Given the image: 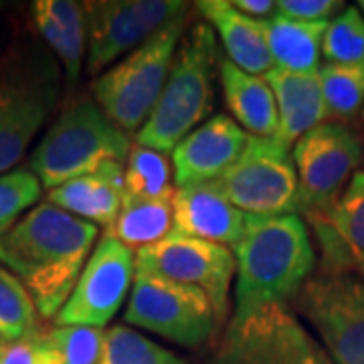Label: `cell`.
<instances>
[{
	"label": "cell",
	"instance_id": "6da1fadb",
	"mask_svg": "<svg viewBox=\"0 0 364 364\" xmlns=\"http://www.w3.org/2000/svg\"><path fill=\"white\" fill-rule=\"evenodd\" d=\"M100 227L41 203L0 235V265L25 286L41 318H57L77 286Z\"/></svg>",
	"mask_w": 364,
	"mask_h": 364
},
{
	"label": "cell",
	"instance_id": "7a4b0ae2",
	"mask_svg": "<svg viewBox=\"0 0 364 364\" xmlns=\"http://www.w3.org/2000/svg\"><path fill=\"white\" fill-rule=\"evenodd\" d=\"M235 255V308L231 322H243L267 306L296 298L316 272V249L299 215L249 217Z\"/></svg>",
	"mask_w": 364,
	"mask_h": 364
},
{
	"label": "cell",
	"instance_id": "3957f363",
	"mask_svg": "<svg viewBox=\"0 0 364 364\" xmlns=\"http://www.w3.org/2000/svg\"><path fill=\"white\" fill-rule=\"evenodd\" d=\"M65 77L37 33L21 31L0 53V174L16 168L55 114Z\"/></svg>",
	"mask_w": 364,
	"mask_h": 364
},
{
	"label": "cell",
	"instance_id": "277c9868",
	"mask_svg": "<svg viewBox=\"0 0 364 364\" xmlns=\"http://www.w3.org/2000/svg\"><path fill=\"white\" fill-rule=\"evenodd\" d=\"M215 31L205 23L186 28L164 90L150 117L136 134V144L168 154L205 124L215 107Z\"/></svg>",
	"mask_w": 364,
	"mask_h": 364
},
{
	"label": "cell",
	"instance_id": "5b68a950",
	"mask_svg": "<svg viewBox=\"0 0 364 364\" xmlns=\"http://www.w3.org/2000/svg\"><path fill=\"white\" fill-rule=\"evenodd\" d=\"M130 136L105 116L90 97H77L59 112L28 160V170L41 186L53 191L107 162L126 164Z\"/></svg>",
	"mask_w": 364,
	"mask_h": 364
},
{
	"label": "cell",
	"instance_id": "8992f818",
	"mask_svg": "<svg viewBox=\"0 0 364 364\" xmlns=\"http://www.w3.org/2000/svg\"><path fill=\"white\" fill-rule=\"evenodd\" d=\"M188 14L174 18L93 81L95 104L126 134H138L152 114L186 33Z\"/></svg>",
	"mask_w": 364,
	"mask_h": 364
},
{
	"label": "cell",
	"instance_id": "52a82bcc",
	"mask_svg": "<svg viewBox=\"0 0 364 364\" xmlns=\"http://www.w3.org/2000/svg\"><path fill=\"white\" fill-rule=\"evenodd\" d=\"M299 184L298 215L324 223L364 160L360 132L346 122H324L291 146Z\"/></svg>",
	"mask_w": 364,
	"mask_h": 364
},
{
	"label": "cell",
	"instance_id": "ba28073f",
	"mask_svg": "<svg viewBox=\"0 0 364 364\" xmlns=\"http://www.w3.org/2000/svg\"><path fill=\"white\" fill-rule=\"evenodd\" d=\"M291 306L310 322L334 364H364V279L354 269L320 267Z\"/></svg>",
	"mask_w": 364,
	"mask_h": 364
},
{
	"label": "cell",
	"instance_id": "9c48e42d",
	"mask_svg": "<svg viewBox=\"0 0 364 364\" xmlns=\"http://www.w3.org/2000/svg\"><path fill=\"white\" fill-rule=\"evenodd\" d=\"M213 186L249 217L298 215V172L289 148L277 138L249 136L243 152Z\"/></svg>",
	"mask_w": 364,
	"mask_h": 364
},
{
	"label": "cell",
	"instance_id": "30bf717a",
	"mask_svg": "<svg viewBox=\"0 0 364 364\" xmlns=\"http://www.w3.org/2000/svg\"><path fill=\"white\" fill-rule=\"evenodd\" d=\"M124 320L186 348L210 342L221 326L203 289L142 269L134 275Z\"/></svg>",
	"mask_w": 364,
	"mask_h": 364
},
{
	"label": "cell",
	"instance_id": "8fae6325",
	"mask_svg": "<svg viewBox=\"0 0 364 364\" xmlns=\"http://www.w3.org/2000/svg\"><path fill=\"white\" fill-rule=\"evenodd\" d=\"M205 364H334L286 304L267 306L243 322H229Z\"/></svg>",
	"mask_w": 364,
	"mask_h": 364
},
{
	"label": "cell",
	"instance_id": "7c38bea8",
	"mask_svg": "<svg viewBox=\"0 0 364 364\" xmlns=\"http://www.w3.org/2000/svg\"><path fill=\"white\" fill-rule=\"evenodd\" d=\"M87 23V71L100 77L158 31L191 11L174 0H93L83 2Z\"/></svg>",
	"mask_w": 364,
	"mask_h": 364
},
{
	"label": "cell",
	"instance_id": "4fadbf2b",
	"mask_svg": "<svg viewBox=\"0 0 364 364\" xmlns=\"http://www.w3.org/2000/svg\"><path fill=\"white\" fill-rule=\"evenodd\" d=\"M136 269L203 289L217 320L225 324L229 289L237 269L231 247L172 231L162 241L136 253Z\"/></svg>",
	"mask_w": 364,
	"mask_h": 364
},
{
	"label": "cell",
	"instance_id": "5bb4252c",
	"mask_svg": "<svg viewBox=\"0 0 364 364\" xmlns=\"http://www.w3.org/2000/svg\"><path fill=\"white\" fill-rule=\"evenodd\" d=\"M136 253L104 235L91 251L77 286L55 318V326L102 328L119 312L134 286Z\"/></svg>",
	"mask_w": 364,
	"mask_h": 364
},
{
	"label": "cell",
	"instance_id": "9a60e30c",
	"mask_svg": "<svg viewBox=\"0 0 364 364\" xmlns=\"http://www.w3.org/2000/svg\"><path fill=\"white\" fill-rule=\"evenodd\" d=\"M249 134L231 116L208 117L172 150L178 188L217 181L243 152Z\"/></svg>",
	"mask_w": 364,
	"mask_h": 364
},
{
	"label": "cell",
	"instance_id": "2e32d148",
	"mask_svg": "<svg viewBox=\"0 0 364 364\" xmlns=\"http://www.w3.org/2000/svg\"><path fill=\"white\" fill-rule=\"evenodd\" d=\"M247 225V215L233 207L213 182L176 188L174 233L233 247Z\"/></svg>",
	"mask_w": 364,
	"mask_h": 364
},
{
	"label": "cell",
	"instance_id": "e0dca14e",
	"mask_svg": "<svg viewBox=\"0 0 364 364\" xmlns=\"http://www.w3.org/2000/svg\"><path fill=\"white\" fill-rule=\"evenodd\" d=\"M124 166L119 162H107L91 174L49 191L47 203L109 231L126 196Z\"/></svg>",
	"mask_w": 364,
	"mask_h": 364
},
{
	"label": "cell",
	"instance_id": "ac0fdd59",
	"mask_svg": "<svg viewBox=\"0 0 364 364\" xmlns=\"http://www.w3.org/2000/svg\"><path fill=\"white\" fill-rule=\"evenodd\" d=\"M33 21L37 35L61 63L65 87L73 91L81 77L87 47V23L83 2L39 0L33 4Z\"/></svg>",
	"mask_w": 364,
	"mask_h": 364
},
{
	"label": "cell",
	"instance_id": "d6986e66",
	"mask_svg": "<svg viewBox=\"0 0 364 364\" xmlns=\"http://www.w3.org/2000/svg\"><path fill=\"white\" fill-rule=\"evenodd\" d=\"M196 9L215 35H219L233 65L253 75H265L272 69L273 59L263 21L239 13L229 0H203L196 2Z\"/></svg>",
	"mask_w": 364,
	"mask_h": 364
},
{
	"label": "cell",
	"instance_id": "ffe728a7",
	"mask_svg": "<svg viewBox=\"0 0 364 364\" xmlns=\"http://www.w3.org/2000/svg\"><path fill=\"white\" fill-rule=\"evenodd\" d=\"M279 114L277 140L291 148L304 134L328 122L318 73H296L272 67L265 75Z\"/></svg>",
	"mask_w": 364,
	"mask_h": 364
},
{
	"label": "cell",
	"instance_id": "44dd1931",
	"mask_svg": "<svg viewBox=\"0 0 364 364\" xmlns=\"http://www.w3.org/2000/svg\"><path fill=\"white\" fill-rule=\"evenodd\" d=\"M223 91L235 122L257 138L279 136L277 102L263 75H253L233 65L229 59L219 63Z\"/></svg>",
	"mask_w": 364,
	"mask_h": 364
},
{
	"label": "cell",
	"instance_id": "7402d4cb",
	"mask_svg": "<svg viewBox=\"0 0 364 364\" xmlns=\"http://www.w3.org/2000/svg\"><path fill=\"white\" fill-rule=\"evenodd\" d=\"M263 23L273 67L296 73L320 71L322 43L330 21L306 23L275 13Z\"/></svg>",
	"mask_w": 364,
	"mask_h": 364
},
{
	"label": "cell",
	"instance_id": "603a6c76",
	"mask_svg": "<svg viewBox=\"0 0 364 364\" xmlns=\"http://www.w3.org/2000/svg\"><path fill=\"white\" fill-rule=\"evenodd\" d=\"M174 195L176 191L162 198L126 195L116 223L105 235L136 253L162 241L174 229Z\"/></svg>",
	"mask_w": 364,
	"mask_h": 364
},
{
	"label": "cell",
	"instance_id": "cb8c5ba5",
	"mask_svg": "<svg viewBox=\"0 0 364 364\" xmlns=\"http://www.w3.org/2000/svg\"><path fill=\"white\" fill-rule=\"evenodd\" d=\"M328 122H346L363 114L364 61L352 65L324 63L318 71Z\"/></svg>",
	"mask_w": 364,
	"mask_h": 364
},
{
	"label": "cell",
	"instance_id": "d4e9b609",
	"mask_svg": "<svg viewBox=\"0 0 364 364\" xmlns=\"http://www.w3.org/2000/svg\"><path fill=\"white\" fill-rule=\"evenodd\" d=\"M332 233L336 235L340 245L350 255V259L358 265L364 263V172H356L348 182L344 195L340 196L338 205L324 223Z\"/></svg>",
	"mask_w": 364,
	"mask_h": 364
},
{
	"label": "cell",
	"instance_id": "484cf974",
	"mask_svg": "<svg viewBox=\"0 0 364 364\" xmlns=\"http://www.w3.org/2000/svg\"><path fill=\"white\" fill-rule=\"evenodd\" d=\"M97 364H188L178 354L162 348L126 324L105 330L104 350Z\"/></svg>",
	"mask_w": 364,
	"mask_h": 364
},
{
	"label": "cell",
	"instance_id": "4316f807",
	"mask_svg": "<svg viewBox=\"0 0 364 364\" xmlns=\"http://www.w3.org/2000/svg\"><path fill=\"white\" fill-rule=\"evenodd\" d=\"M126 195L140 198H162L172 195V168L168 158L146 146H132L124 166Z\"/></svg>",
	"mask_w": 364,
	"mask_h": 364
},
{
	"label": "cell",
	"instance_id": "83f0119b",
	"mask_svg": "<svg viewBox=\"0 0 364 364\" xmlns=\"http://www.w3.org/2000/svg\"><path fill=\"white\" fill-rule=\"evenodd\" d=\"M39 312L25 286L0 265V338L16 342L39 330Z\"/></svg>",
	"mask_w": 364,
	"mask_h": 364
},
{
	"label": "cell",
	"instance_id": "f1b7e54d",
	"mask_svg": "<svg viewBox=\"0 0 364 364\" xmlns=\"http://www.w3.org/2000/svg\"><path fill=\"white\" fill-rule=\"evenodd\" d=\"M322 55L326 63L352 65L364 61V14L358 6L340 11L326 28Z\"/></svg>",
	"mask_w": 364,
	"mask_h": 364
},
{
	"label": "cell",
	"instance_id": "f546056e",
	"mask_svg": "<svg viewBox=\"0 0 364 364\" xmlns=\"http://www.w3.org/2000/svg\"><path fill=\"white\" fill-rule=\"evenodd\" d=\"M43 186L28 168L0 174V235L26 215L41 198Z\"/></svg>",
	"mask_w": 364,
	"mask_h": 364
},
{
	"label": "cell",
	"instance_id": "4dcf8cb0",
	"mask_svg": "<svg viewBox=\"0 0 364 364\" xmlns=\"http://www.w3.org/2000/svg\"><path fill=\"white\" fill-rule=\"evenodd\" d=\"M49 338L65 364H97L104 350L105 330L90 326H53Z\"/></svg>",
	"mask_w": 364,
	"mask_h": 364
},
{
	"label": "cell",
	"instance_id": "1f68e13d",
	"mask_svg": "<svg viewBox=\"0 0 364 364\" xmlns=\"http://www.w3.org/2000/svg\"><path fill=\"white\" fill-rule=\"evenodd\" d=\"M0 364H65L47 330H35L25 338L6 342L0 350Z\"/></svg>",
	"mask_w": 364,
	"mask_h": 364
},
{
	"label": "cell",
	"instance_id": "d6a6232c",
	"mask_svg": "<svg viewBox=\"0 0 364 364\" xmlns=\"http://www.w3.org/2000/svg\"><path fill=\"white\" fill-rule=\"evenodd\" d=\"M340 9H344V2L338 0H277L275 2V13L306 23L332 21L340 13Z\"/></svg>",
	"mask_w": 364,
	"mask_h": 364
},
{
	"label": "cell",
	"instance_id": "836d02e7",
	"mask_svg": "<svg viewBox=\"0 0 364 364\" xmlns=\"http://www.w3.org/2000/svg\"><path fill=\"white\" fill-rule=\"evenodd\" d=\"M239 13L247 14L251 18L265 21L275 14V2L273 0H229Z\"/></svg>",
	"mask_w": 364,
	"mask_h": 364
},
{
	"label": "cell",
	"instance_id": "e575fe53",
	"mask_svg": "<svg viewBox=\"0 0 364 364\" xmlns=\"http://www.w3.org/2000/svg\"><path fill=\"white\" fill-rule=\"evenodd\" d=\"M358 273H360V277L364 279V263H363V265H358Z\"/></svg>",
	"mask_w": 364,
	"mask_h": 364
},
{
	"label": "cell",
	"instance_id": "d590c367",
	"mask_svg": "<svg viewBox=\"0 0 364 364\" xmlns=\"http://www.w3.org/2000/svg\"><path fill=\"white\" fill-rule=\"evenodd\" d=\"M9 43V41H6ZM6 43H2V37H0V53L4 51V47H6Z\"/></svg>",
	"mask_w": 364,
	"mask_h": 364
},
{
	"label": "cell",
	"instance_id": "8d00e7d4",
	"mask_svg": "<svg viewBox=\"0 0 364 364\" xmlns=\"http://www.w3.org/2000/svg\"><path fill=\"white\" fill-rule=\"evenodd\" d=\"M358 9H360V13L364 14V0H363V2H358Z\"/></svg>",
	"mask_w": 364,
	"mask_h": 364
},
{
	"label": "cell",
	"instance_id": "74e56055",
	"mask_svg": "<svg viewBox=\"0 0 364 364\" xmlns=\"http://www.w3.org/2000/svg\"><path fill=\"white\" fill-rule=\"evenodd\" d=\"M4 344H6V342H4V340L0 338V350H2V346H4Z\"/></svg>",
	"mask_w": 364,
	"mask_h": 364
},
{
	"label": "cell",
	"instance_id": "f35d334b",
	"mask_svg": "<svg viewBox=\"0 0 364 364\" xmlns=\"http://www.w3.org/2000/svg\"><path fill=\"white\" fill-rule=\"evenodd\" d=\"M363 119H364V107H363Z\"/></svg>",
	"mask_w": 364,
	"mask_h": 364
}]
</instances>
